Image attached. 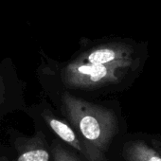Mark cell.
Wrapping results in <instances>:
<instances>
[{
	"mask_svg": "<svg viewBox=\"0 0 161 161\" xmlns=\"http://www.w3.org/2000/svg\"><path fill=\"white\" fill-rule=\"evenodd\" d=\"M63 109L76 129L86 150L88 161H108L104 153L119 132L117 116L113 111L69 93L62 96Z\"/></svg>",
	"mask_w": 161,
	"mask_h": 161,
	"instance_id": "obj_1",
	"label": "cell"
},
{
	"mask_svg": "<svg viewBox=\"0 0 161 161\" xmlns=\"http://www.w3.org/2000/svg\"><path fill=\"white\" fill-rule=\"evenodd\" d=\"M132 64H91L75 60L68 64L63 71L62 79L65 86L74 88L92 89L118 83L122 71Z\"/></svg>",
	"mask_w": 161,
	"mask_h": 161,
	"instance_id": "obj_2",
	"label": "cell"
},
{
	"mask_svg": "<svg viewBox=\"0 0 161 161\" xmlns=\"http://www.w3.org/2000/svg\"><path fill=\"white\" fill-rule=\"evenodd\" d=\"M133 48L125 44H108L93 47L78 60L91 64H133Z\"/></svg>",
	"mask_w": 161,
	"mask_h": 161,
	"instance_id": "obj_3",
	"label": "cell"
},
{
	"mask_svg": "<svg viewBox=\"0 0 161 161\" xmlns=\"http://www.w3.org/2000/svg\"><path fill=\"white\" fill-rule=\"evenodd\" d=\"M18 156L16 161H49L50 155L44 134L37 133L16 145Z\"/></svg>",
	"mask_w": 161,
	"mask_h": 161,
	"instance_id": "obj_4",
	"label": "cell"
},
{
	"mask_svg": "<svg viewBox=\"0 0 161 161\" xmlns=\"http://www.w3.org/2000/svg\"><path fill=\"white\" fill-rule=\"evenodd\" d=\"M43 118L45 119L46 122L48 124V126L51 128V130L65 143L73 147L76 151L83 153L86 158V150L84 145V143L80 140V138L78 136V135L75 133V131L64 121L60 120L56 118H54L50 113L44 112Z\"/></svg>",
	"mask_w": 161,
	"mask_h": 161,
	"instance_id": "obj_5",
	"label": "cell"
},
{
	"mask_svg": "<svg viewBox=\"0 0 161 161\" xmlns=\"http://www.w3.org/2000/svg\"><path fill=\"white\" fill-rule=\"evenodd\" d=\"M122 154L126 161H161L160 153L140 140L126 143Z\"/></svg>",
	"mask_w": 161,
	"mask_h": 161,
	"instance_id": "obj_6",
	"label": "cell"
},
{
	"mask_svg": "<svg viewBox=\"0 0 161 161\" xmlns=\"http://www.w3.org/2000/svg\"><path fill=\"white\" fill-rule=\"evenodd\" d=\"M51 153L54 161H80L74 153L64 148L58 141L53 142L51 146Z\"/></svg>",
	"mask_w": 161,
	"mask_h": 161,
	"instance_id": "obj_7",
	"label": "cell"
},
{
	"mask_svg": "<svg viewBox=\"0 0 161 161\" xmlns=\"http://www.w3.org/2000/svg\"><path fill=\"white\" fill-rule=\"evenodd\" d=\"M2 87H3V83H2L1 77H0V102H1V100H2V98H1V96H2Z\"/></svg>",
	"mask_w": 161,
	"mask_h": 161,
	"instance_id": "obj_8",
	"label": "cell"
},
{
	"mask_svg": "<svg viewBox=\"0 0 161 161\" xmlns=\"http://www.w3.org/2000/svg\"><path fill=\"white\" fill-rule=\"evenodd\" d=\"M155 143H157V145L159 146V147H161V142H159V141H154Z\"/></svg>",
	"mask_w": 161,
	"mask_h": 161,
	"instance_id": "obj_9",
	"label": "cell"
}]
</instances>
